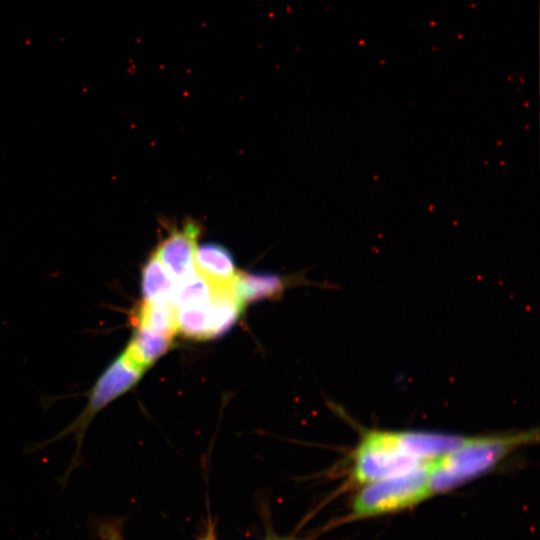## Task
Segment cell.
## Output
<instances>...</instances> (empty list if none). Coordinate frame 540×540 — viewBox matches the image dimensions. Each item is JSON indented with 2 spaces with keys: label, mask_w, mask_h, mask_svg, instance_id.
I'll return each mask as SVG.
<instances>
[{
  "label": "cell",
  "mask_w": 540,
  "mask_h": 540,
  "mask_svg": "<svg viewBox=\"0 0 540 540\" xmlns=\"http://www.w3.org/2000/svg\"><path fill=\"white\" fill-rule=\"evenodd\" d=\"M352 475L368 484L411 470L423 463L402 446L398 431L369 430L363 433L353 452Z\"/></svg>",
  "instance_id": "cell-3"
},
{
  "label": "cell",
  "mask_w": 540,
  "mask_h": 540,
  "mask_svg": "<svg viewBox=\"0 0 540 540\" xmlns=\"http://www.w3.org/2000/svg\"><path fill=\"white\" fill-rule=\"evenodd\" d=\"M171 339L152 330L136 327L131 341L123 352L146 370L169 349Z\"/></svg>",
  "instance_id": "cell-10"
},
{
  "label": "cell",
  "mask_w": 540,
  "mask_h": 540,
  "mask_svg": "<svg viewBox=\"0 0 540 540\" xmlns=\"http://www.w3.org/2000/svg\"><path fill=\"white\" fill-rule=\"evenodd\" d=\"M133 320L136 327L146 328L169 338L177 332L176 308L171 303L157 304L143 301Z\"/></svg>",
  "instance_id": "cell-12"
},
{
  "label": "cell",
  "mask_w": 540,
  "mask_h": 540,
  "mask_svg": "<svg viewBox=\"0 0 540 540\" xmlns=\"http://www.w3.org/2000/svg\"><path fill=\"white\" fill-rule=\"evenodd\" d=\"M212 295L210 284L199 274L185 281L176 283L171 304L174 307L184 305L207 304Z\"/></svg>",
  "instance_id": "cell-14"
},
{
  "label": "cell",
  "mask_w": 540,
  "mask_h": 540,
  "mask_svg": "<svg viewBox=\"0 0 540 540\" xmlns=\"http://www.w3.org/2000/svg\"><path fill=\"white\" fill-rule=\"evenodd\" d=\"M175 308L177 331L195 339L211 338L207 304L184 305Z\"/></svg>",
  "instance_id": "cell-13"
},
{
  "label": "cell",
  "mask_w": 540,
  "mask_h": 540,
  "mask_svg": "<svg viewBox=\"0 0 540 540\" xmlns=\"http://www.w3.org/2000/svg\"><path fill=\"white\" fill-rule=\"evenodd\" d=\"M176 282L172 275L161 263L158 257L152 255L142 271V295L145 302L171 303Z\"/></svg>",
  "instance_id": "cell-9"
},
{
  "label": "cell",
  "mask_w": 540,
  "mask_h": 540,
  "mask_svg": "<svg viewBox=\"0 0 540 540\" xmlns=\"http://www.w3.org/2000/svg\"><path fill=\"white\" fill-rule=\"evenodd\" d=\"M199 232L196 223L187 222L181 228L172 231L155 252L176 283L198 274L195 266V252Z\"/></svg>",
  "instance_id": "cell-5"
},
{
  "label": "cell",
  "mask_w": 540,
  "mask_h": 540,
  "mask_svg": "<svg viewBox=\"0 0 540 540\" xmlns=\"http://www.w3.org/2000/svg\"><path fill=\"white\" fill-rule=\"evenodd\" d=\"M144 371L122 352L98 378L83 414L69 430L79 429L82 433L94 415L135 385Z\"/></svg>",
  "instance_id": "cell-4"
},
{
  "label": "cell",
  "mask_w": 540,
  "mask_h": 540,
  "mask_svg": "<svg viewBox=\"0 0 540 540\" xmlns=\"http://www.w3.org/2000/svg\"><path fill=\"white\" fill-rule=\"evenodd\" d=\"M195 266L212 289L231 288L237 277L234 259L223 246L205 243L196 248Z\"/></svg>",
  "instance_id": "cell-6"
},
{
  "label": "cell",
  "mask_w": 540,
  "mask_h": 540,
  "mask_svg": "<svg viewBox=\"0 0 540 540\" xmlns=\"http://www.w3.org/2000/svg\"><path fill=\"white\" fill-rule=\"evenodd\" d=\"M536 440L537 430L469 436L463 445L430 462L431 495L452 490L491 471L516 449Z\"/></svg>",
  "instance_id": "cell-1"
},
{
  "label": "cell",
  "mask_w": 540,
  "mask_h": 540,
  "mask_svg": "<svg viewBox=\"0 0 540 540\" xmlns=\"http://www.w3.org/2000/svg\"><path fill=\"white\" fill-rule=\"evenodd\" d=\"M273 540H278V539H273Z\"/></svg>",
  "instance_id": "cell-15"
},
{
  "label": "cell",
  "mask_w": 540,
  "mask_h": 540,
  "mask_svg": "<svg viewBox=\"0 0 540 540\" xmlns=\"http://www.w3.org/2000/svg\"><path fill=\"white\" fill-rule=\"evenodd\" d=\"M243 305L233 287L212 289L211 298L207 303L211 337L220 336L228 331L239 318Z\"/></svg>",
  "instance_id": "cell-8"
},
{
  "label": "cell",
  "mask_w": 540,
  "mask_h": 540,
  "mask_svg": "<svg viewBox=\"0 0 540 540\" xmlns=\"http://www.w3.org/2000/svg\"><path fill=\"white\" fill-rule=\"evenodd\" d=\"M430 462L368 483L355 498L354 514L357 517H368L395 512L431 496Z\"/></svg>",
  "instance_id": "cell-2"
},
{
  "label": "cell",
  "mask_w": 540,
  "mask_h": 540,
  "mask_svg": "<svg viewBox=\"0 0 540 540\" xmlns=\"http://www.w3.org/2000/svg\"><path fill=\"white\" fill-rule=\"evenodd\" d=\"M243 303L275 298L284 288L283 280L270 273H238L233 286Z\"/></svg>",
  "instance_id": "cell-11"
},
{
  "label": "cell",
  "mask_w": 540,
  "mask_h": 540,
  "mask_svg": "<svg viewBox=\"0 0 540 540\" xmlns=\"http://www.w3.org/2000/svg\"><path fill=\"white\" fill-rule=\"evenodd\" d=\"M404 449L421 462L438 459L463 445L469 436L428 431H398Z\"/></svg>",
  "instance_id": "cell-7"
}]
</instances>
